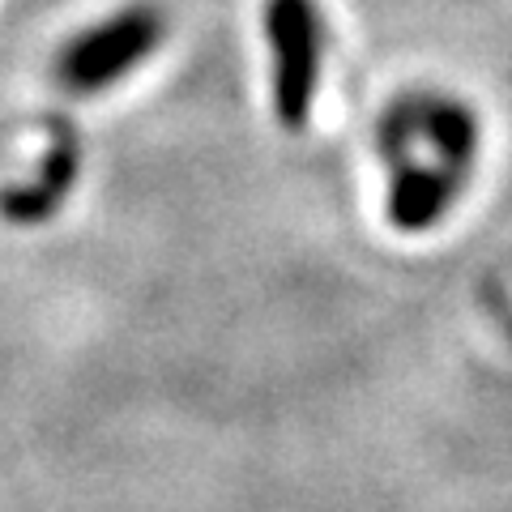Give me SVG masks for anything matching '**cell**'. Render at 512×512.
Instances as JSON below:
<instances>
[{"instance_id": "3", "label": "cell", "mask_w": 512, "mask_h": 512, "mask_svg": "<svg viewBox=\"0 0 512 512\" xmlns=\"http://www.w3.org/2000/svg\"><path fill=\"white\" fill-rule=\"evenodd\" d=\"M167 35V18L158 5H124L111 18L86 26L82 35H73L56 56V82L73 94H94L116 86L146 60Z\"/></svg>"}, {"instance_id": "4", "label": "cell", "mask_w": 512, "mask_h": 512, "mask_svg": "<svg viewBox=\"0 0 512 512\" xmlns=\"http://www.w3.org/2000/svg\"><path fill=\"white\" fill-rule=\"evenodd\" d=\"M466 175L423 167V163H389V197H384V214L389 227L402 235H427L440 227L457 197L466 192Z\"/></svg>"}, {"instance_id": "5", "label": "cell", "mask_w": 512, "mask_h": 512, "mask_svg": "<svg viewBox=\"0 0 512 512\" xmlns=\"http://www.w3.org/2000/svg\"><path fill=\"white\" fill-rule=\"evenodd\" d=\"M77 171H82V141H77L73 124H56L52 150L43 154L35 180L0 188V218L13 222V227H35V222H47L64 205V197L73 192Z\"/></svg>"}, {"instance_id": "1", "label": "cell", "mask_w": 512, "mask_h": 512, "mask_svg": "<svg viewBox=\"0 0 512 512\" xmlns=\"http://www.w3.org/2000/svg\"><path fill=\"white\" fill-rule=\"evenodd\" d=\"M483 128L466 99L444 90H410L384 107L376 120V150L389 163H423L457 175H474Z\"/></svg>"}, {"instance_id": "2", "label": "cell", "mask_w": 512, "mask_h": 512, "mask_svg": "<svg viewBox=\"0 0 512 512\" xmlns=\"http://www.w3.org/2000/svg\"><path fill=\"white\" fill-rule=\"evenodd\" d=\"M261 30L269 47V99L286 133L312 124L316 94L325 82V9L320 0H265Z\"/></svg>"}]
</instances>
